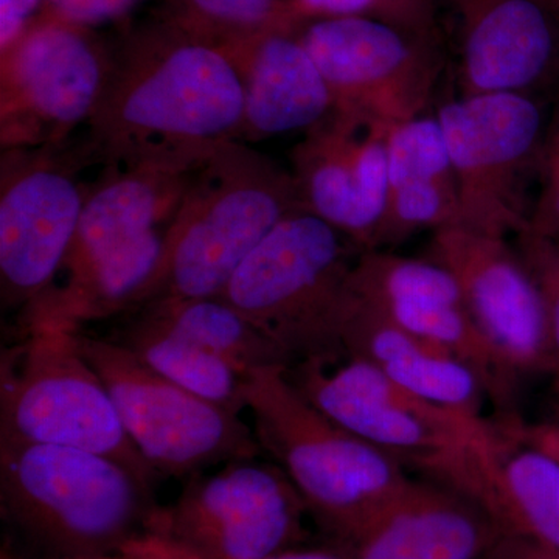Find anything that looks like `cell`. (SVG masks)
<instances>
[{
	"mask_svg": "<svg viewBox=\"0 0 559 559\" xmlns=\"http://www.w3.org/2000/svg\"><path fill=\"white\" fill-rule=\"evenodd\" d=\"M503 536L462 492L412 480L356 543L352 559H484Z\"/></svg>",
	"mask_w": 559,
	"mask_h": 559,
	"instance_id": "obj_18",
	"label": "cell"
},
{
	"mask_svg": "<svg viewBox=\"0 0 559 559\" xmlns=\"http://www.w3.org/2000/svg\"><path fill=\"white\" fill-rule=\"evenodd\" d=\"M165 231L143 235L64 275L43 299L22 312V333L43 329L81 331L84 323L128 314L138 308L159 270Z\"/></svg>",
	"mask_w": 559,
	"mask_h": 559,
	"instance_id": "obj_23",
	"label": "cell"
},
{
	"mask_svg": "<svg viewBox=\"0 0 559 559\" xmlns=\"http://www.w3.org/2000/svg\"><path fill=\"white\" fill-rule=\"evenodd\" d=\"M336 109L385 127L428 110L441 72L437 38L371 17L308 20L297 31Z\"/></svg>",
	"mask_w": 559,
	"mask_h": 559,
	"instance_id": "obj_13",
	"label": "cell"
},
{
	"mask_svg": "<svg viewBox=\"0 0 559 559\" xmlns=\"http://www.w3.org/2000/svg\"><path fill=\"white\" fill-rule=\"evenodd\" d=\"M305 20L362 16L403 31L436 36L439 0H297Z\"/></svg>",
	"mask_w": 559,
	"mask_h": 559,
	"instance_id": "obj_27",
	"label": "cell"
},
{
	"mask_svg": "<svg viewBox=\"0 0 559 559\" xmlns=\"http://www.w3.org/2000/svg\"><path fill=\"white\" fill-rule=\"evenodd\" d=\"M130 319L109 340L130 349L151 370L194 395L241 414L246 378L148 312L132 310Z\"/></svg>",
	"mask_w": 559,
	"mask_h": 559,
	"instance_id": "obj_24",
	"label": "cell"
},
{
	"mask_svg": "<svg viewBox=\"0 0 559 559\" xmlns=\"http://www.w3.org/2000/svg\"><path fill=\"white\" fill-rule=\"evenodd\" d=\"M285 371L301 395L342 428L404 466L468 495L492 423L418 399L370 360L344 349Z\"/></svg>",
	"mask_w": 559,
	"mask_h": 559,
	"instance_id": "obj_6",
	"label": "cell"
},
{
	"mask_svg": "<svg viewBox=\"0 0 559 559\" xmlns=\"http://www.w3.org/2000/svg\"><path fill=\"white\" fill-rule=\"evenodd\" d=\"M389 128L334 109L305 131L290 153L301 207L362 250L373 246L388 198Z\"/></svg>",
	"mask_w": 559,
	"mask_h": 559,
	"instance_id": "obj_15",
	"label": "cell"
},
{
	"mask_svg": "<svg viewBox=\"0 0 559 559\" xmlns=\"http://www.w3.org/2000/svg\"><path fill=\"white\" fill-rule=\"evenodd\" d=\"M285 370L275 367L246 378L242 400L250 426L316 524L355 547L414 479L399 460L312 406Z\"/></svg>",
	"mask_w": 559,
	"mask_h": 559,
	"instance_id": "obj_2",
	"label": "cell"
},
{
	"mask_svg": "<svg viewBox=\"0 0 559 559\" xmlns=\"http://www.w3.org/2000/svg\"><path fill=\"white\" fill-rule=\"evenodd\" d=\"M428 257L457 280L469 314L511 380L554 359L538 285L509 238L459 224L433 231Z\"/></svg>",
	"mask_w": 559,
	"mask_h": 559,
	"instance_id": "obj_14",
	"label": "cell"
},
{
	"mask_svg": "<svg viewBox=\"0 0 559 559\" xmlns=\"http://www.w3.org/2000/svg\"><path fill=\"white\" fill-rule=\"evenodd\" d=\"M341 348L370 360L418 399L484 418L485 401L491 396L469 364L412 336L356 296L342 329Z\"/></svg>",
	"mask_w": 559,
	"mask_h": 559,
	"instance_id": "obj_21",
	"label": "cell"
},
{
	"mask_svg": "<svg viewBox=\"0 0 559 559\" xmlns=\"http://www.w3.org/2000/svg\"><path fill=\"white\" fill-rule=\"evenodd\" d=\"M468 498L506 535L559 550V457L516 425H495Z\"/></svg>",
	"mask_w": 559,
	"mask_h": 559,
	"instance_id": "obj_22",
	"label": "cell"
},
{
	"mask_svg": "<svg viewBox=\"0 0 559 559\" xmlns=\"http://www.w3.org/2000/svg\"><path fill=\"white\" fill-rule=\"evenodd\" d=\"M527 229L559 237V117L551 128L546 156V182Z\"/></svg>",
	"mask_w": 559,
	"mask_h": 559,
	"instance_id": "obj_30",
	"label": "cell"
},
{
	"mask_svg": "<svg viewBox=\"0 0 559 559\" xmlns=\"http://www.w3.org/2000/svg\"><path fill=\"white\" fill-rule=\"evenodd\" d=\"M153 487L95 452L0 440L3 520L49 559L94 557L150 532Z\"/></svg>",
	"mask_w": 559,
	"mask_h": 559,
	"instance_id": "obj_3",
	"label": "cell"
},
{
	"mask_svg": "<svg viewBox=\"0 0 559 559\" xmlns=\"http://www.w3.org/2000/svg\"><path fill=\"white\" fill-rule=\"evenodd\" d=\"M79 344L157 476L190 479L213 466L260 457L263 451L241 414L165 380L109 337L79 331Z\"/></svg>",
	"mask_w": 559,
	"mask_h": 559,
	"instance_id": "obj_8",
	"label": "cell"
},
{
	"mask_svg": "<svg viewBox=\"0 0 559 559\" xmlns=\"http://www.w3.org/2000/svg\"><path fill=\"white\" fill-rule=\"evenodd\" d=\"M307 518L288 476L253 457L190 477L175 502L157 509L150 530L200 559H267L304 543Z\"/></svg>",
	"mask_w": 559,
	"mask_h": 559,
	"instance_id": "obj_11",
	"label": "cell"
},
{
	"mask_svg": "<svg viewBox=\"0 0 559 559\" xmlns=\"http://www.w3.org/2000/svg\"><path fill=\"white\" fill-rule=\"evenodd\" d=\"M388 198L370 250H393L423 230L462 224L457 179L436 114L388 132Z\"/></svg>",
	"mask_w": 559,
	"mask_h": 559,
	"instance_id": "obj_20",
	"label": "cell"
},
{
	"mask_svg": "<svg viewBox=\"0 0 559 559\" xmlns=\"http://www.w3.org/2000/svg\"><path fill=\"white\" fill-rule=\"evenodd\" d=\"M95 160L86 139L0 156V296L3 310H28L60 277L75 240Z\"/></svg>",
	"mask_w": 559,
	"mask_h": 559,
	"instance_id": "obj_9",
	"label": "cell"
},
{
	"mask_svg": "<svg viewBox=\"0 0 559 559\" xmlns=\"http://www.w3.org/2000/svg\"><path fill=\"white\" fill-rule=\"evenodd\" d=\"M299 209L288 168L246 142L216 146L168 224L159 270L140 305L219 297L250 252Z\"/></svg>",
	"mask_w": 559,
	"mask_h": 559,
	"instance_id": "obj_4",
	"label": "cell"
},
{
	"mask_svg": "<svg viewBox=\"0 0 559 559\" xmlns=\"http://www.w3.org/2000/svg\"><path fill=\"white\" fill-rule=\"evenodd\" d=\"M362 252L336 227L299 209L250 252L219 299L274 341L290 366L336 355Z\"/></svg>",
	"mask_w": 559,
	"mask_h": 559,
	"instance_id": "obj_5",
	"label": "cell"
},
{
	"mask_svg": "<svg viewBox=\"0 0 559 559\" xmlns=\"http://www.w3.org/2000/svg\"><path fill=\"white\" fill-rule=\"evenodd\" d=\"M145 2L146 0H46L44 13L95 31L103 24L124 20Z\"/></svg>",
	"mask_w": 559,
	"mask_h": 559,
	"instance_id": "obj_29",
	"label": "cell"
},
{
	"mask_svg": "<svg viewBox=\"0 0 559 559\" xmlns=\"http://www.w3.org/2000/svg\"><path fill=\"white\" fill-rule=\"evenodd\" d=\"M223 47L245 86L242 142L308 131L336 109L297 32L261 33Z\"/></svg>",
	"mask_w": 559,
	"mask_h": 559,
	"instance_id": "obj_19",
	"label": "cell"
},
{
	"mask_svg": "<svg viewBox=\"0 0 559 559\" xmlns=\"http://www.w3.org/2000/svg\"><path fill=\"white\" fill-rule=\"evenodd\" d=\"M489 559H559V550L540 546L520 536L506 535L499 540Z\"/></svg>",
	"mask_w": 559,
	"mask_h": 559,
	"instance_id": "obj_33",
	"label": "cell"
},
{
	"mask_svg": "<svg viewBox=\"0 0 559 559\" xmlns=\"http://www.w3.org/2000/svg\"><path fill=\"white\" fill-rule=\"evenodd\" d=\"M267 559H348L341 557V555L331 554V551L323 550H301L297 549L283 551V554L275 555V557ZM352 559V558H349Z\"/></svg>",
	"mask_w": 559,
	"mask_h": 559,
	"instance_id": "obj_34",
	"label": "cell"
},
{
	"mask_svg": "<svg viewBox=\"0 0 559 559\" xmlns=\"http://www.w3.org/2000/svg\"><path fill=\"white\" fill-rule=\"evenodd\" d=\"M44 11L46 0H0V55L10 50Z\"/></svg>",
	"mask_w": 559,
	"mask_h": 559,
	"instance_id": "obj_32",
	"label": "cell"
},
{
	"mask_svg": "<svg viewBox=\"0 0 559 559\" xmlns=\"http://www.w3.org/2000/svg\"><path fill=\"white\" fill-rule=\"evenodd\" d=\"M0 440L95 452L143 480L157 476L135 450L109 390L80 349L79 331L31 330L3 349Z\"/></svg>",
	"mask_w": 559,
	"mask_h": 559,
	"instance_id": "obj_7",
	"label": "cell"
},
{
	"mask_svg": "<svg viewBox=\"0 0 559 559\" xmlns=\"http://www.w3.org/2000/svg\"><path fill=\"white\" fill-rule=\"evenodd\" d=\"M536 444H539V447H544V448H559L558 441H555V440L547 441V440L538 439V443H536ZM555 455H557V454H555ZM558 457H559V455H558Z\"/></svg>",
	"mask_w": 559,
	"mask_h": 559,
	"instance_id": "obj_35",
	"label": "cell"
},
{
	"mask_svg": "<svg viewBox=\"0 0 559 559\" xmlns=\"http://www.w3.org/2000/svg\"><path fill=\"white\" fill-rule=\"evenodd\" d=\"M457 179L462 224L509 238L528 227L525 180L543 135L528 94L460 95L436 112Z\"/></svg>",
	"mask_w": 559,
	"mask_h": 559,
	"instance_id": "obj_12",
	"label": "cell"
},
{
	"mask_svg": "<svg viewBox=\"0 0 559 559\" xmlns=\"http://www.w3.org/2000/svg\"><path fill=\"white\" fill-rule=\"evenodd\" d=\"M549 2L555 7V9L559 10V0H549Z\"/></svg>",
	"mask_w": 559,
	"mask_h": 559,
	"instance_id": "obj_36",
	"label": "cell"
},
{
	"mask_svg": "<svg viewBox=\"0 0 559 559\" xmlns=\"http://www.w3.org/2000/svg\"><path fill=\"white\" fill-rule=\"evenodd\" d=\"M518 237L516 249L543 297L546 307L551 355L559 360V238L525 229Z\"/></svg>",
	"mask_w": 559,
	"mask_h": 559,
	"instance_id": "obj_28",
	"label": "cell"
},
{
	"mask_svg": "<svg viewBox=\"0 0 559 559\" xmlns=\"http://www.w3.org/2000/svg\"><path fill=\"white\" fill-rule=\"evenodd\" d=\"M451 2L462 95H530L559 64V10L549 0Z\"/></svg>",
	"mask_w": 559,
	"mask_h": 559,
	"instance_id": "obj_17",
	"label": "cell"
},
{
	"mask_svg": "<svg viewBox=\"0 0 559 559\" xmlns=\"http://www.w3.org/2000/svg\"><path fill=\"white\" fill-rule=\"evenodd\" d=\"M2 559H10L3 557ZM73 559H200L186 547L168 536L156 532H145L121 544L117 549L94 555V557Z\"/></svg>",
	"mask_w": 559,
	"mask_h": 559,
	"instance_id": "obj_31",
	"label": "cell"
},
{
	"mask_svg": "<svg viewBox=\"0 0 559 559\" xmlns=\"http://www.w3.org/2000/svg\"><path fill=\"white\" fill-rule=\"evenodd\" d=\"M159 14L201 38L226 46L267 32H297V0H160Z\"/></svg>",
	"mask_w": 559,
	"mask_h": 559,
	"instance_id": "obj_26",
	"label": "cell"
},
{
	"mask_svg": "<svg viewBox=\"0 0 559 559\" xmlns=\"http://www.w3.org/2000/svg\"><path fill=\"white\" fill-rule=\"evenodd\" d=\"M216 146L146 150L105 162L87 190L79 230L60 275L80 271L143 235L167 229L194 173Z\"/></svg>",
	"mask_w": 559,
	"mask_h": 559,
	"instance_id": "obj_16",
	"label": "cell"
},
{
	"mask_svg": "<svg viewBox=\"0 0 559 559\" xmlns=\"http://www.w3.org/2000/svg\"><path fill=\"white\" fill-rule=\"evenodd\" d=\"M112 49L94 28L44 13L0 55V146L68 143L90 124L108 83Z\"/></svg>",
	"mask_w": 559,
	"mask_h": 559,
	"instance_id": "obj_10",
	"label": "cell"
},
{
	"mask_svg": "<svg viewBox=\"0 0 559 559\" xmlns=\"http://www.w3.org/2000/svg\"><path fill=\"white\" fill-rule=\"evenodd\" d=\"M245 86L219 44L159 14L124 33L87 124L95 160L140 151L242 142Z\"/></svg>",
	"mask_w": 559,
	"mask_h": 559,
	"instance_id": "obj_1",
	"label": "cell"
},
{
	"mask_svg": "<svg viewBox=\"0 0 559 559\" xmlns=\"http://www.w3.org/2000/svg\"><path fill=\"white\" fill-rule=\"evenodd\" d=\"M135 310L148 312L173 330L226 360L241 377L264 369H289L282 348L241 312L219 297L153 300Z\"/></svg>",
	"mask_w": 559,
	"mask_h": 559,
	"instance_id": "obj_25",
	"label": "cell"
}]
</instances>
